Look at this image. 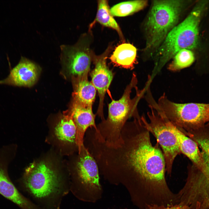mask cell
I'll return each mask as SVG.
<instances>
[{"label": "cell", "mask_w": 209, "mask_h": 209, "mask_svg": "<svg viewBox=\"0 0 209 209\" xmlns=\"http://www.w3.org/2000/svg\"><path fill=\"white\" fill-rule=\"evenodd\" d=\"M149 133L140 118L134 119L126 123L116 144L108 145L93 138L88 147L99 172L112 183L125 186L139 209L171 205L177 198L166 182L163 152L157 142L152 145Z\"/></svg>", "instance_id": "6da1fadb"}, {"label": "cell", "mask_w": 209, "mask_h": 209, "mask_svg": "<svg viewBox=\"0 0 209 209\" xmlns=\"http://www.w3.org/2000/svg\"><path fill=\"white\" fill-rule=\"evenodd\" d=\"M18 181L21 189L44 209H60L63 198L70 192L69 181L44 161L31 163Z\"/></svg>", "instance_id": "7a4b0ae2"}, {"label": "cell", "mask_w": 209, "mask_h": 209, "mask_svg": "<svg viewBox=\"0 0 209 209\" xmlns=\"http://www.w3.org/2000/svg\"><path fill=\"white\" fill-rule=\"evenodd\" d=\"M209 1H197L191 12L169 33L154 56L156 66L161 67L180 50L195 48L198 42L199 25Z\"/></svg>", "instance_id": "3957f363"}, {"label": "cell", "mask_w": 209, "mask_h": 209, "mask_svg": "<svg viewBox=\"0 0 209 209\" xmlns=\"http://www.w3.org/2000/svg\"><path fill=\"white\" fill-rule=\"evenodd\" d=\"M138 81L135 73L133 74L129 84L118 100L112 99L108 105V115L106 119L102 121L95 131L96 135L107 145L117 144L120 140L121 131L128 119L133 116L134 118L140 117L137 110V105L143 97L145 88L139 90L136 87V95L133 99L130 98L131 90L136 87Z\"/></svg>", "instance_id": "277c9868"}, {"label": "cell", "mask_w": 209, "mask_h": 209, "mask_svg": "<svg viewBox=\"0 0 209 209\" xmlns=\"http://www.w3.org/2000/svg\"><path fill=\"white\" fill-rule=\"evenodd\" d=\"M183 0H154L144 25V53L154 56L168 34L177 24L185 7Z\"/></svg>", "instance_id": "5b68a950"}, {"label": "cell", "mask_w": 209, "mask_h": 209, "mask_svg": "<svg viewBox=\"0 0 209 209\" xmlns=\"http://www.w3.org/2000/svg\"><path fill=\"white\" fill-rule=\"evenodd\" d=\"M154 107L187 136L192 137L195 129L209 122V104L176 103L164 93Z\"/></svg>", "instance_id": "8992f818"}, {"label": "cell", "mask_w": 209, "mask_h": 209, "mask_svg": "<svg viewBox=\"0 0 209 209\" xmlns=\"http://www.w3.org/2000/svg\"><path fill=\"white\" fill-rule=\"evenodd\" d=\"M70 189L74 196L84 201L96 202L102 196L98 165L84 144L78 151Z\"/></svg>", "instance_id": "52a82bcc"}, {"label": "cell", "mask_w": 209, "mask_h": 209, "mask_svg": "<svg viewBox=\"0 0 209 209\" xmlns=\"http://www.w3.org/2000/svg\"><path fill=\"white\" fill-rule=\"evenodd\" d=\"M149 106L150 110L147 113L149 121L144 115L140 117V120L161 146L165 160L166 172L170 175L174 159L181 153L177 138L171 128V122L151 105Z\"/></svg>", "instance_id": "ba28073f"}, {"label": "cell", "mask_w": 209, "mask_h": 209, "mask_svg": "<svg viewBox=\"0 0 209 209\" xmlns=\"http://www.w3.org/2000/svg\"><path fill=\"white\" fill-rule=\"evenodd\" d=\"M91 36L82 35L73 45L60 46V58L68 73L73 77L88 75L94 55L90 48Z\"/></svg>", "instance_id": "9c48e42d"}, {"label": "cell", "mask_w": 209, "mask_h": 209, "mask_svg": "<svg viewBox=\"0 0 209 209\" xmlns=\"http://www.w3.org/2000/svg\"><path fill=\"white\" fill-rule=\"evenodd\" d=\"M110 49V47H109L101 55H94L93 61L95 67L91 73V82L97 91L99 98L97 114L102 121L105 119L103 108L105 94L113 78V73L106 63L107 58Z\"/></svg>", "instance_id": "30bf717a"}, {"label": "cell", "mask_w": 209, "mask_h": 209, "mask_svg": "<svg viewBox=\"0 0 209 209\" xmlns=\"http://www.w3.org/2000/svg\"><path fill=\"white\" fill-rule=\"evenodd\" d=\"M39 67L26 58L21 57L18 64L10 71L8 76L0 80V84L19 87H29L36 81Z\"/></svg>", "instance_id": "8fae6325"}, {"label": "cell", "mask_w": 209, "mask_h": 209, "mask_svg": "<svg viewBox=\"0 0 209 209\" xmlns=\"http://www.w3.org/2000/svg\"><path fill=\"white\" fill-rule=\"evenodd\" d=\"M69 112L76 127V144L78 152L84 144V136L87 130L93 128L97 131L95 122L96 115L93 112L92 107L86 106L74 100Z\"/></svg>", "instance_id": "7c38bea8"}, {"label": "cell", "mask_w": 209, "mask_h": 209, "mask_svg": "<svg viewBox=\"0 0 209 209\" xmlns=\"http://www.w3.org/2000/svg\"><path fill=\"white\" fill-rule=\"evenodd\" d=\"M0 194L21 209H42L19 191L10 180L6 167L3 165H0Z\"/></svg>", "instance_id": "4fadbf2b"}, {"label": "cell", "mask_w": 209, "mask_h": 209, "mask_svg": "<svg viewBox=\"0 0 209 209\" xmlns=\"http://www.w3.org/2000/svg\"><path fill=\"white\" fill-rule=\"evenodd\" d=\"M171 128L175 133L181 153L186 156L193 162L194 167L201 171H204L208 168L202 153L199 149L197 143L178 130L172 123Z\"/></svg>", "instance_id": "5bb4252c"}, {"label": "cell", "mask_w": 209, "mask_h": 209, "mask_svg": "<svg viewBox=\"0 0 209 209\" xmlns=\"http://www.w3.org/2000/svg\"><path fill=\"white\" fill-rule=\"evenodd\" d=\"M73 100L86 106L92 107L96 97V90L88 75L73 77Z\"/></svg>", "instance_id": "9a60e30c"}, {"label": "cell", "mask_w": 209, "mask_h": 209, "mask_svg": "<svg viewBox=\"0 0 209 209\" xmlns=\"http://www.w3.org/2000/svg\"><path fill=\"white\" fill-rule=\"evenodd\" d=\"M137 49L132 44L123 43L116 47L109 59L114 65L132 69L136 63Z\"/></svg>", "instance_id": "2e32d148"}, {"label": "cell", "mask_w": 209, "mask_h": 209, "mask_svg": "<svg viewBox=\"0 0 209 209\" xmlns=\"http://www.w3.org/2000/svg\"><path fill=\"white\" fill-rule=\"evenodd\" d=\"M55 133L61 141L77 147L76 127L69 112L65 113L61 117L55 128Z\"/></svg>", "instance_id": "e0dca14e"}, {"label": "cell", "mask_w": 209, "mask_h": 209, "mask_svg": "<svg viewBox=\"0 0 209 209\" xmlns=\"http://www.w3.org/2000/svg\"><path fill=\"white\" fill-rule=\"evenodd\" d=\"M98 3L96 20L102 25L116 30L120 38L123 40V37L122 32L110 12L107 1L99 0Z\"/></svg>", "instance_id": "ac0fdd59"}, {"label": "cell", "mask_w": 209, "mask_h": 209, "mask_svg": "<svg viewBox=\"0 0 209 209\" xmlns=\"http://www.w3.org/2000/svg\"><path fill=\"white\" fill-rule=\"evenodd\" d=\"M147 1L134 0L118 3L112 6L110 12L113 16L125 17L130 15L144 8L147 5Z\"/></svg>", "instance_id": "d6986e66"}, {"label": "cell", "mask_w": 209, "mask_h": 209, "mask_svg": "<svg viewBox=\"0 0 209 209\" xmlns=\"http://www.w3.org/2000/svg\"><path fill=\"white\" fill-rule=\"evenodd\" d=\"M173 60L168 66V69L171 71H176L189 67L194 62V54L190 50L182 49L174 55Z\"/></svg>", "instance_id": "ffe728a7"}, {"label": "cell", "mask_w": 209, "mask_h": 209, "mask_svg": "<svg viewBox=\"0 0 209 209\" xmlns=\"http://www.w3.org/2000/svg\"><path fill=\"white\" fill-rule=\"evenodd\" d=\"M145 209H190L187 206L180 203L174 205L165 206L156 205H147Z\"/></svg>", "instance_id": "44dd1931"}]
</instances>
